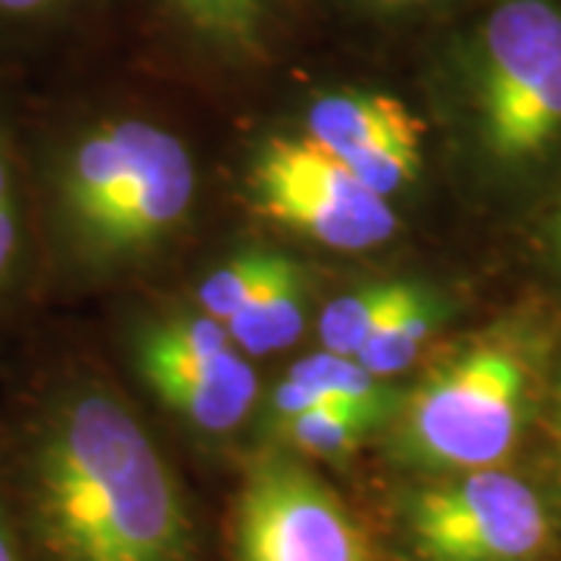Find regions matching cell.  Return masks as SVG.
<instances>
[{
	"label": "cell",
	"instance_id": "22",
	"mask_svg": "<svg viewBox=\"0 0 561 561\" xmlns=\"http://www.w3.org/2000/svg\"><path fill=\"white\" fill-rule=\"evenodd\" d=\"M552 421H556V443H559V453H561V378H559V387H556V409H552Z\"/></svg>",
	"mask_w": 561,
	"mask_h": 561
},
{
	"label": "cell",
	"instance_id": "21",
	"mask_svg": "<svg viewBox=\"0 0 561 561\" xmlns=\"http://www.w3.org/2000/svg\"><path fill=\"white\" fill-rule=\"evenodd\" d=\"M549 247H552V260L559 262L561 268V203L552 216V228H549Z\"/></svg>",
	"mask_w": 561,
	"mask_h": 561
},
{
	"label": "cell",
	"instance_id": "2",
	"mask_svg": "<svg viewBox=\"0 0 561 561\" xmlns=\"http://www.w3.org/2000/svg\"><path fill=\"white\" fill-rule=\"evenodd\" d=\"M201 175L179 131L138 113L79 122L41 175L44 231L62 272L110 280L157 260L191 225Z\"/></svg>",
	"mask_w": 561,
	"mask_h": 561
},
{
	"label": "cell",
	"instance_id": "10",
	"mask_svg": "<svg viewBox=\"0 0 561 561\" xmlns=\"http://www.w3.org/2000/svg\"><path fill=\"white\" fill-rule=\"evenodd\" d=\"M162 35L191 62L250 76L278 57L294 0H147Z\"/></svg>",
	"mask_w": 561,
	"mask_h": 561
},
{
	"label": "cell",
	"instance_id": "9",
	"mask_svg": "<svg viewBox=\"0 0 561 561\" xmlns=\"http://www.w3.org/2000/svg\"><path fill=\"white\" fill-rule=\"evenodd\" d=\"M300 135L387 201L409 191L424 169V125L383 88H316L300 106Z\"/></svg>",
	"mask_w": 561,
	"mask_h": 561
},
{
	"label": "cell",
	"instance_id": "17",
	"mask_svg": "<svg viewBox=\"0 0 561 561\" xmlns=\"http://www.w3.org/2000/svg\"><path fill=\"white\" fill-rule=\"evenodd\" d=\"M272 256H275L272 247H247V250H238L225 262H219L213 272H206L197 284V290H194L197 312L225 324L253 294V287L265 275Z\"/></svg>",
	"mask_w": 561,
	"mask_h": 561
},
{
	"label": "cell",
	"instance_id": "5",
	"mask_svg": "<svg viewBox=\"0 0 561 561\" xmlns=\"http://www.w3.org/2000/svg\"><path fill=\"white\" fill-rule=\"evenodd\" d=\"M125 343L144 387L187 431L219 440L253 419L260 375L219 321L203 312L144 316Z\"/></svg>",
	"mask_w": 561,
	"mask_h": 561
},
{
	"label": "cell",
	"instance_id": "19",
	"mask_svg": "<svg viewBox=\"0 0 561 561\" xmlns=\"http://www.w3.org/2000/svg\"><path fill=\"white\" fill-rule=\"evenodd\" d=\"M468 3L471 0H334V7L343 10L350 20L381 25V28H397V25H412L427 16L456 13V7H468Z\"/></svg>",
	"mask_w": 561,
	"mask_h": 561
},
{
	"label": "cell",
	"instance_id": "3",
	"mask_svg": "<svg viewBox=\"0 0 561 561\" xmlns=\"http://www.w3.org/2000/svg\"><path fill=\"white\" fill-rule=\"evenodd\" d=\"M431 72L493 175H530L559 153L561 0H471Z\"/></svg>",
	"mask_w": 561,
	"mask_h": 561
},
{
	"label": "cell",
	"instance_id": "7",
	"mask_svg": "<svg viewBox=\"0 0 561 561\" xmlns=\"http://www.w3.org/2000/svg\"><path fill=\"white\" fill-rule=\"evenodd\" d=\"M247 197L265 219L341 253H365L400 234L393 201L368 191L300 131L265 138L253 150Z\"/></svg>",
	"mask_w": 561,
	"mask_h": 561
},
{
	"label": "cell",
	"instance_id": "6",
	"mask_svg": "<svg viewBox=\"0 0 561 561\" xmlns=\"http://www.w3.org/2000/svg\"><path fill=\"white\" fill-rule=\"evenodd\" d=\"M405 537L421 561H534L552 540V505L505 468L443 474L402 508Z\"/></svg>",
	"mask_w": 561,
	"mask_h": 561
},
{
	"label": "cell",
	"instance_id": "1",
	"mask_svg": "<svg viewBox=\"0 0 561 561\" xmlns=\"http://www.w3.org/2000/svg\"><path fill=\"white\" fill-rule=\"evenodd\" d=\"M25 478L32 522L54 561H194L181 486L131 405L98 381L41 405Z\"/></svg>",
	"mask_w": 561,
	"mask_h": 561
},
{
	"label": "cell",
	"instance_id": "12",
	"mask_svg": "<svg viewBox=\"0 0 561 561\" xmlns=\"http://www.w3.org/2000/svg\"><path fill=\"white\" fill-rule=\"evenodd\" d=\"M312 278L297 256L275 250L265 275L241 309L221 328L250 359H268L290 350L309 328Z\"/></svg>",
	"mask_w": 561,
	"mask_h": 561
},
{
	"label": "cell",
	"instance_id": "14",
	"mask_svg": "<svg viewBox=\"0 0 561 561\" xmlns=\"http://www.w3.org/2000/svg\"><path fill=\"white\" fill-rule=\"evenodd\" d=\"M28 262H32L28 191L10 128L0 116V302H7L20 290Z\"/></svg>",
	"mask_w": 561,
	"mask_h": 561
},
{
	"label": "cell",
	"instance_id": "11",
	"mask_svg": "<svg viewBox=\"0 0 561 561\" xmlns=\"http://www.w3.org/2000/svg\"><path fill=\"white\" fill-rule=\"evenodd\" d=\"M400 400L402 387H397V381H383L350 356L316 350L294 362L275 381L265 402V424L312 405H341L375 419L383 434L400 409Z\"/></svg>",
	"mask_w": 561,
	"mask_h": 561
},
{
	"label": "cell",
	"instance_id": "4",
	"mask_svg": "<svg viewBox=\"0 0 561 561\" xmlns=\"http://www.w3.org/2000/svg\"><path fill=\"white\" fill-rule=\"evenodd\" d=\"M537 353L505 331L459 346L427 368L383 427L393 459L424 474L500 468L534 415Z\"/></svg>",
	"mask_w": 561,
	"mask_h": 561
},
{
	"label": "cell",
	"instance_id": "15",
	"mask_svg": "<svg viewBox=\"0 0 561 561\" xmlns=\"http://www.w3.org/2000/svg\"><path fill=\"white\" fill-rule=\"evenodd\" d=\"M268 434L278 437L284 449L306 459H343L359 449L371 434H381V424L341 405H312L272 421Z\"/></svg>",
	"mask_w": 561,
	"mask_h": 561
},
{
	"label": "cell",
	"instance_id": "20",
	"mask_svg": "<svg viewBox=\"0 0 561 561\" xmlns=\"http://www.w3.org/2000/svg\"><path fill=\"white\" fill-rule=\"evenodd\" d=\"M0 561H25L22 559L20 540L13 534V524H10V515L3 508V500H0Z\"/></svg>",
	"mask_w": 561,
	"mask_h": 561
},
{
	"label": "cell",
	"instance_id": "8",
	"mask_svg": "<svg viewBox=\"0 0 561 561\" xmlns=\"http://www.w3.org/2000/svg\"><path fill=\"white\" fill-rule=\"evenodd\" d=\"M231 540L238 561H375L341 496L280 446L247 468Z\"/></svg>",
	"mask_w": 561,
	"mask_h": 561
},
{
	"label": "cell",
	"instance_id": "13",
	"mask_svg": "<svg viewBox=\"0 0 561 561\" xmlns=\"http://www.w3.org/2000/svg\"><path fill=\"white\" fill-rule=\"evenodd\" d=\"M449 319L453 300L440 287L409 278L397 306L383 316L378 331L362 343L353 359L383 381H397L402 371H409L419 362L421 350Z\"/></svg>",
	"mask_w": 561,
	"mask_h": 561
},
{
	"label": "cell",
	"instance_id": "16",
	"mask_svg": "<svg viewBox=\"0 0 561 561\" xmlns=\"http://www.w3.org/2000/svg\"><path fill=\"white\" fill-rule=\"evenodd\" d=\"M405 284H409V278L365 280L356 290L324 302L319 321H316L321 350L353 359L362 350V343L378 331L383 316L397 306Z\"/></svg>",
	"mask_w": 561,
	"mask_h": 561
},
{
	"label": "cell",
	"instance_id": "18",
	"mask_svg": "<svg viewBox=\"0 0 561 561\" xmlns=\"http://www.w3.org/2000/svg\"><path fill=\"white\" fill-rule=\"evenodd\" d=\"M91 0H0V47H22L62 32Z\"/></svg>",
	"mask_w": 561,
	"mask_h": 561
}]
</instances>
